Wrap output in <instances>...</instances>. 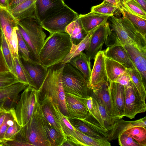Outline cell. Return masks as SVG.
Instances as JSON below:
<instances>
[{
    "label": "cell",
    "instance_id": "29",
    "mask_svg": "<svg viewBox=\"0 0 146 146\" xmlns=\"http://www.w3.org/2000/svg\"><path fill=\"white\" fill-rule=\"evenodd\" d=\"M28 86L25 83L19 82L0 89V100L16 101L19 94Z\"/></svg>",
    "mask_w": 146,
    "mask_h": 146
},
{
    "label": "cell",
    "instance_id": "53",
    "mask_svg": "<svg viewBox=\"0 0 146 146\" xmlns=\"http://www.w3.org/2000/svg\"><path fill=\"white\" fill-rule=\"evenodd\" d=\"M62 146H76L73 142L67 140L62 145Z\"/></svg>",
    "mask_w": 146,
    "mask_h": 146
},
{
    "label": "cell",
    "instance_id": "42",
    "mask_svg": "<svg viewBox=\"0 0 146 146\" xmlns=\"http://www.w3.org/2000/svg\"><path fill=\"white\" fill-rule=\"evenodd\" d=\"M1 48L7 66L10 71L13 74V58L3 33Z\"/></svg>",
    "mask_w": 146,
    "mask_h": 146
},
{
    "label": "cell",
    "instance_id": "16",
    "mask_svg": "<svg viewBox=\"0 0 146 146\" xmlns=\"http://www.w3.org/2000/svg\"><path fill=\"white\" fill-rule=\"evenodd\" d=\"M20 58L31 78L35 88L38 90L41 87L46 77L48 68L30 58L27 60Z\"/></svg>",
    "mask_w": 146,
    "mask_h": 146
},
{
    "label": "cell",
    "instance_id": "56",
    "mask_svg": "<svg viewBox=\"0 0 146 146\" xmlns=\"http://www.w3.org/2000/svg\"><path fill=\"white\" fill-rule=\"evenodd\" d=\"M7 100L4 99L0 100V107L5 104Z\"/></svg>",
    "mask_w": 146,
    "mask_h": 146
},
{
    "label": "cell",
    "instance_id": "26",
    "mask_svg": "<svg viewBox=\"0 0 146 146\" xmlns=\"http://www.w3.org/2000/svg\"><path fill=\"white\" fill-rule=\"evenodd\" d=\"M68 63L78 70L87 80H89L92 70L90 60L86 54L82 52L79 55L73 58Z\"/></svg>",
    "mask_w": 146,
    "mask_h": 146
},
{
    "label": "cell",
    "instance_id": "4",
    "mask_svg": "<svg viewBox=\"0 0 146 146\" xmlns=\"http://www.w3.org/2000/svg\"><path fill=\"white\" fill-rule=\"evenodd\" d=\"M17 27L29 50L30 58L38 62V55L46 37L43 29L31 18L18 21Z\"/></svg>",
    "mask_w": 146,
    "mask_h": 146
},
{
    "label": "cell",
    "instance_id": "25",
    "mask_svg": "<svg viewBox=\"0 0 146 146\" xmlns=\"http://www.w3.org/2000/svg\"><path fill=\"white\" fill-rule=\"evenodd\" d=\"M105 65L109 82H115L120 76L127 71V69L120 63L105 56Z\"/></svg>",
    "mask_w": 146,
    "mask_h": 146
},
{
    "label": "cell",
    "instance_id": "14",
    "mask_svg": "<svg viewBox=\"0 0 146 146\" xmlns=\"http://www.w3.org/2000/svg\"><path fill=\"white\" fill-rule=\"evenodd\" d=\"M139 126L146 127V116L133 121H126L122 118L118 119L113 124L106 127L108 134L107 140L110 141L116 139L120 134L125 131L133 127Z\"/></svg>",
    "mask_w": 146,
    "mask_h": 146
},
{
    "label": "cell",
    "instance_id": "38",
    "mask_svg": "<svg viewBox=\"0 0 146 146\" xmlns=\"http://www.w3.org/2000/svg\"><path fill=\"white\" fill-rule=\"evenodd\" d=\"M117 9L116 6L104 0L101 3L92 7L91 11L103 15H113Z\"/></svg>",
    "mask_w": 146,
    "mask_h": 146
},
{
    "label": "cell",
    "instance_id": "52",
    "mask_svg": "<svg viewBox=\"0 0 146 146\" xmlns=\"http://www.w3.org/2000/svg\"><path fill=\"white\" fill-rule=\"evenodd\" d=\"M0 6L8 10L7 0H0Z\"/></svg>",
    "mask_w": 146,
    "mask_h": 146
},
{
    "label": "cell",
    "instance_id": "49",
    "mask_svg": "<svg viewBox=\"0 0 146 146\" xmlns=\"http://www.w3.org/2000/svg\"><path fill=\"white\" fill-rule=\"evenodd\" d=\"M16 27L14 28L13 31L12 36V42L13 46L15 51L19 55L18 48V41L17 35L16 32Z\"/></svg>",
    "mask_w": 146,
    "mask_h": 146
},
{
    "label": "cell",
    "instance_id": "15",
    "mask_svg": "<svg viewBox=\"0 0 146 146\" xmlns=\"http://www.w3.org/2000/svg\"><path fill=\"white\" fill-rule=\"evenodd\" d=\"M91 90L99 99L105 108L108 115L113 123L119 119L110 96L109 82H105L96 88Z\"/></svg>",
    "mask_w": 146,
    "mask_h": 146
},
{
    "label": "cell",
    "instance_id": "31",
    "mask_svg": "<svg viewBox=\"0 0 146 146\" xmlns=\"http://www.w3.org/2000/svg\"><path fill=\"white\" fill-rule=\"evenodd\" d=\"M13 74L18 80L21 82L35 88L34 84L19 56L13 58Z\"/></svg>",
    "mask_w": 146,
    "mask_h": 146
},
{
    "label": "cell",
    "instance_id": "33",
    "mask_svg": "<svg viewBox=\"0 0 146 146\" xmlns=\"http://www.w3.org/2000/svg\"><path fill=\"white\" fill-rule=\"evenodd\" d=\"M44 123L51 146H62L67 140V138L58 132L52 125L46 120L45 117Z\"/></svg>",
    "mask_w": 146,
    "mask_h": 146
},
{
    "label": "cell",
    "instance_id": "35",
    "mask_svg": "<svg viewBox=\"0 0 146 146\" xmlns=\"http://www.w3.org/2000/svg\"><path fill=\"white\" fill-rule=\"evenodd\" d=\"M127 71L131 81L138 91L143 99L145 100L146 97V85L142 77L137 69H127Z\"/></svg>",
    "mask_w": 146,
    "mask_h": 146
},
{
    "label": "cell",
    "instance_id": "10",
    "mask_svg": "<svg viewBox=\"0 0 146 146\" xmlns=\"http://www.w3.org/2000/svg\"><path fill=\"white\" fill-rule=\"evenodd\" d=\"M94 59L93 66L88 84V88L91 90L96 88L104 82L108 81L106 70L105 56L104 51H99Z\"/></svg>",
    "mask_w": 146,
    "mask_h": 146
},
{
    "label": "cell",
    "instance_id": "43",
    "mask_svg": "<svg viewBox=\"0 0 146 146\" xmlns=\"http://www.w3.org/2000/svg\"><path fill=\"white\" fill-rule=\"evenodd\" d=\"M16 119L14 108L7 116L4 122L0 127V146H4L3 139L5 133L9 126Z\"/></svg>",
    "mask_w": 146,
    "mask_h": 146
},
{
    "label": "cell",
    "instance_id": "8",
    "mask_svg": "<svg viewBox=\"0 0 146 146\" xmlns=\"http://www.w3.org/2000/svg\"><path fill=\"white\" fill-rule=\"evenodd\" d=\"M125 93L124 117L132 119L137 114L145 111V100L143 99L131 81L125 86Z\"/></svg>",
    "mask_w": 146,
    "mask_h": 146
},
{
    "label": "cell",
    "instance_id": "9",
    "mask_svg": "<svg viewBox=\"0 0 146 146\" xmlns=\"http://www.w3.org/2000/svg\"><path fill=\"white\" fill-rule=\"evenodd\" d=\"M111 32L109 24L107 21L98 27L89 34L90 36L89 45L85 52L90 60L94 59L97 53L102 50L103 45Z\"/></svg>",
    "mask_w": 146,
    "mask_h": 146
},
{
    "label": "cell",
    "instance_id": "19",
    "mask_svg": "<svg viewBox=\"0 0 146 146\" xmlns=\"http://www.w3.org/2000/svg\"><path fill=\"white\" fill-rule=\"evenodd\" d=\"M127 50L137 70L141 74L145 85L146 80V50L131 44L120 45Z\"/></svg>",
    "mask_w": 146,
    "mask_h": 146
},
{
    "label": "cell",
    "instance_id": "2",
    "mask_svg": "<svg viewBox=\"0 0 146 146\" xmlns=\"http://www.w3.org/2000/svg\"><path fill=\"white\" fill-rule=\"evenodd\" d=\"M44 117L40 101L32 117L26 125L21 127L15 139L26 146H51L45 129Z\"/></svg>",
    "mask_w": 146,
    "mask_h": 146
},
{
    "label": "cell",
    "instance_id": "11",
    "mask_svg": "<svg viewBox=\"0 0 146 146\" xmlns=\"http://www.w3.org/2000/svg\"><path fill=\"white\" fill-rule=\"evenodd\" d=\"M0 23L4 34L13 58L19 56L15 51L12 42V36L14 28L17 26L18 21L9 10L0 6Z\"/></svg>",
    "mask_w": 146,
    "mask_h": 146
},
{
    "label": "cell",
    "instance_id": "45",
    "mask_svg": "<svg viewBox=\"0 0 146 146\" xmlns=\"http://www.w3.org/2000/svg\"><path fill=\"white\" fill-rule=\"evenodd\" d=\"M13 107H9L4 104L0 107V127L4 122L7 116Z\"/></svg>",
    "mask_w": 146,
    "mask_h": 146
},
{
    "label": "cell",
    "instance_id": "47",
    "mask_svg": "<svg viewBox=\"0 0 146 146\" xmlns=\"http://www.w3.org/2000/svg\"><path fill=\"white\" fill-rule=\"evenodd\" d=\"M10 71L6 62L1 49L0 46V72Z\"/></svg>",
    "mask_w": 146,
    "mask_h": 146
},
{
    "label": "cell",
    "instance_id": "1",
    "mask_svg": "<svg viewBox=\"0 0 146 146\" xmlns=\"http://www.w3.org/2000/svg\"><path fill=\"white\" fill-rule=\"evenodd\" d=\"M72 43L66 32L50 34L40 52L38 62L47 68L61 62L70 51Z\"/></svg>",
    "mask_w": 146,
    "mask_h": 146
},
{
    "label": "cell",
    "instance_id": "44",
    "mask_svg": "<svg viewBox=\"0 0 146 146\" xmlns=\"http://www.w3.org/2000/svg\"><path fill=\"white\" fill-rule=\"evenodd\" d=\"M118 139L119 144L121 146H141L133 138L127 134H120Z\"/></svg>",
    "mask_w": 146,
    "mask_h": 146
},
{
    "label": "cell",
    "instance_id": "32",
    "mask_svg": "<svg viewBox=\"0 0 146 146\" xmlns=\"http://www.w3.org/2000/svg\"><path fill=\"white\" fill-rule=\"evenodd\" d=\"M90 38V35L88 34L78 44H75L72 42L70 51L61 62L65 64L73 58L79 55L84 50H86L89 45Z\"/></svg>",
    "mask_w": 146,
    "mask_h": 146
},
{
    "label": "cell",
    "instance_id": "5",
    "mask_svg": "<svg viewBox=\"0 0 146 146\" xmlns=\"http://www.w3.org/2000/svg\"><path fill=\"white\" fill-rule=\"evenodd\" d=\"M88 82L82 74L69 63L65 64L62 73V83L65 93L86 98L90 93Z\"/></svg>",
    "mask_w": 146,
    "mask_h": 146
},
{
    "label": "cell",
    "instance_id": "20",
    "mask_svg": "<svg viewBox=\"0 0 146 146\" xmlns=\"http://www.w3.org/2000/svg\"><path fill=\"white\" fill-rule=\"evenodd\" d=\"M112 16L90 11L85 14L79 15L78 17L83 28L87 34H89L98 27L107 21Z\"/></svg>",
    "mask_w": 146,
    "mask_h": 146
},
{
    "label": "cell",
    "instance_id": "22",
    "mask_svg": "<svg viewBox=\"0 0 146 146\" xmlns=\"http://www.w3.org/2000/svg\"><path fill=\"white\" fill-rule=\"evenodd\" d=\"M50 98L53 111L67 137V140L70 141L76 145L75 143V128L71 123L68 117L61 112L58 105L54 102L51 97Z\"/></svg>",
    "mask_w": 146,
    "mask_h": 146
},
{
    "label": "cell",
    "instance_id": "21",
    "mask_svg": "<svg viewBox=\"0 0 146 146\" xmlns=\"http://www.w3.org/2000/svg\"><path fill=\"white\" fill-rule=\"evenodd\" d=\"M36 1V0H26L9 11L17 21L28 18L35 19Z\"/></svg>",
    "mask_w": 146,
    "mask_h": 146
},
{
    "label": "cell",
    "instance_id": "48",
    "mask_svg": "<svg viewBox=\"0 0 146 146\" xmlns=\"http://www.w3.org/2000/svg\"><path fill=\"white\" fill-rule=\"evenodd\" d=\"M86 103L89 113L93 117L94 116V110L92 97L90 95L86 99Z\"/></svg>",
    "mask_w": 146,
    "mask_h": 146
},
{
    "label": "cell",
    "instance_id": "39",
    "mask_svg": "<svg viewBox=\"0 0 146 146\" xmlns=\"http://www.w3.org/2000/svg\"><path fill=\"white\" fill-rule=\"evenodd\" d=\"M16 32L18 41V54L21 58L24 60H28L30 58L29 51L17 26L16 27Z\"/></svg>",
    "mask_w": 146,
    "mask_h": 146
},
{
    "label": "cell",
    "instance_id": "28",
    "mask_svg": "<svg viewBox=\"0 0 146 146\" xmlns=\"http://www.w3.org/2000/svg\"><path fill=\"white\" fill-rule=\"evenodd\" d=\"M65 32L70 35L72 42L75 44L80 43L87 35L78 17L66 28Z\"/></svg>",
    "mask_w": 146,
    "mask_h": 146
},
{
    "label": "cell",
    "instance_id": "7",
    "mask_svg": "<svg viewBox=\"0 0 146 146\" xmlns=\"http://www.w3.org/2000/svg\"><path fill=\"white\" fill-rule=\"evenodd\" d=\"M78 16L77 12L65 4L43 20L40 25L50 34L64 32L66 27Z\"/></svg>",
    "mask_w": 146,
    "mask_h": 146
},
{
    "label": "cell",
    "instance_id": "40",
    "mask_svg": "<svg viewBox=\"0 0 146 146\" xmlns=\"http://www.w3.org/2000/svg\"><path fill=\"white\" fill-rule=\"evenodd\" d=\"M21 82L11 71L0 72V89Z\"/></svg>",
    "mask_w": 146,
    "mask_h": 146
},
{
    "label": "cell",
    "instance_id": "55",
    "mask_svg": "<svg viewBox=\"0 0 146 146\" xmlns=\"http://www.w3.org/2000/svg\"><path fill=\"white\" fill-rule=\"evenodd\" d=\"M2 31L0 23V46L1 47L2 39Z\"/></svg>",
    "mask_w": 146,
    "mask_h": 146
},
{
    "label": "cell",
    "instance_id": "50",
    "mask_svg": "<svg viewBox=\"0 0 146 146\" xmlns=\"http://www.w3.org/2000/svg\"><path fill=\"white\" fill-rule=\"evenodd\" d=\"M26 0H7L8 10H9L20 3Z\"/></svg>",
    "mask_w": 146,
    "mask_h": 146
},
{
    "label": "cell",
    "instance_id": "3",
    "mask_svg": "<svg viewBox=\"0 0 146 146\" xmlns=\"http://www.w3.org/2000/svg\"><path fill=\"white\" fill-rule=\"evenodd\" d=\"M65 64L60 62L48 68L46 77L38 91L39 100L46 97H51L58 105L61 112L68 117L62 83V71Z\"/></svg>",
    "mask_w": 146,
    "mask_h": 146
},
{
    "label": "cell",
    "instance_id": "36",
    "mask_svg": "<svg viewBox=\"0 0 146 146\" xmlns=\"http://www.w3.org/2000/svg\"><path fill=\"white\" fill-rule=\"evenodd\" d=\"M68 117L73 127L80 131L92 138L104 139L101 135L93 130L88 125L82 120Z\"/></svg>",
    "mask_w": 146,
    "mask_h": 146
},
{
    "label": "cell",
    "instance_id": "54",
    "mask_svg": "<svg viewBox=\"0 0 146 146\" xmlns=\"http://www.w3.org/2000/svg\"><path fill=\"white\" fill-rule=\"evenodd\" d=\"M116 6L117 8V5L116 0H104Z\"/></svg>",
    "mask_w": 146,
    "mask_h": 146
},
{
    "label": "cell",
    "instance_id": "6",
    "mask_svg": "<svg viewBox=\"0 0 146 146\" xmlns=\"http://www.w3.org/2000/svg\"><path fill=\"white\" fill-rule=\"evenodd\" d=\"M39 101L38 92L35 88L28 86L23 91L14 108L16 121L21 127L26 125L31 120Z\"/></svg>",
    "mask_w": 146,
    "mask_h": 146
},
{
    "label": "cell",
    "instance_id": "12",
    "mask_svg": "<svg viewBox=\"0 0 146 146\" xmlns=\"http://www.w3.org/2000/svg\"><path fill=\"white\" fill-rule=\"evenodd\" d=\"M65 94L68 117L73 119H84L89 114L86 104V98L67 93Z\"/></svg>",
    "mask_w": 146,
    "mask_h": 146
},
{
    "label": "cell",
    "instance_id": "46",
    "mask_svg": "<svg viewBox=\"0 0 146 146\" xmlns=\"http://www.w3.org/2000/svg\"><path fill=\"white\" fill-rule=\"evenodd\" d=\"M131 82V79L127 70L126 72L120 76L115 82L125 86L128 85Z\"/></svg>",
    "mask_w": 146,
    "mask_h": 146
},
{
    "label": "cell",
    "instance_id": "27",
    "mask_svg": "<svg viewBox=\"0 0 146 146\" xmlns=\"http://www.w3.org/2000/svg\"><path fill=\"white\" fill-rule=\"evenodd\" d=\"M75 129V143L76 146H111L110 143L106 139L92 138Z\"/></svg>",
    "mask_w": 146,
    "mask_h": 146
},
{
    "label": "cell",
    "instance_id": "37",
    "mask_svg": "<svg viewBox=\"0 0 146 146\" xmlns=\"http://www.w3.org/2000/svg\"><path fill=\"white\" fill-rule=\"evenodd\" d=\"M122 133L128 135L141 146H146V127L140 126L134 127L125 131Z\"/></svg>",
    "mask_w": 146,
    "mask_h": 146
},
{
    "label": "cell",
    "instance_id": "18",
    "mask_svg": "<svg viewBox=\"0 0 146 146\" xmlns=\"http://www.w3.org/2000/svg\"><path fill=\"white\" fill-rule=\"evenodd\" d=\"M109 82V92L112 103L119 118H122L124 117L125 108V86L115 82Z\"/></svg>",
    "mask_w": 146,
    "mask_h": 146
},
{
    "label": "cell",
    "instance_id": "23",
    "mask_svg": "<svg viewBox=\"0 0 146 146\" xmlns=\"http://www.w3.org/2000/svg\"><path fill=\"white\" fill-rule=\"evenodd\" d=\"M39 101L41 109L45 119L58 132L67 139V137L53 111L50 97H46Z\"/></svg>",
    "mask_w": 146,
    "mask_h": 146
},
{
    "label": "cell",
    "instance_id": "41",
    "mask_svg": "<svg viewBox=\"0 0 146 146\" xmlns=\"http://www.w3.org/2000/svg\"><path fill=\"white\" fill-rule=\"evenodd\" d=\"M20 128L21 126L15 119L13 123L9 126L5 133L3 139L4 146L6 142L14 140L15 139Z\"/></svg>",
    "mask_w": 146,
    "mask_h": 146
},
{
    "label": "cell",
    "instance_id": "24",
    "mask_svg": "<svg viewBox=\"0 0 146 146\" xmlns=\"http://www.w3.org/2000/svg\"><path fill=\"white\" fill-rule=\"evenodd\" d=\"M120 19L127 35L135 46L141 49L146 50V37L139 33L128 19L123 17Z\"/></svg>",
    "mask_w": 146,
    "mask_h": 146
},
{
    "label": "cell",
    "instance_id": "34",
    "mask_svg": "<svg viewBox=\"0 0 146 146\" xmlns=\"http://www.w3.org/2000/svg\"><path fill=\"white\" fill-rule=\"evenodd\" d=\"M123 17L128 19L135 29L146 38V19L124 10L120 11Z\"/></svg>",
    "mask_w": 146,
    "mask_h": 146
},
{
    "label": "cell",
    "instance_id": "13",
    "mask_svg": "<svg viewBox=\"0 0 146 146\" xmlns=\"http://www.w3.org/2000/svg\"><path fill=\"white\" fill-rule=\"evenodd\" d=\"M65 4L63 0H36L35 19L40 25L43 20Z\"/></svg>",
    "mask_w": 146,
    "mask_h": 146
},
{
    "label": "cell",
    "instance_id": "51",
    "mask_svg": "<svg viewBox=\"0 0 146 146\" xmlns=\"http://www.w3.org/2000/svg\"><path fill=\"white\" fill-rule=\"evenodd\" d=\"M146 11V0H134Z\"/></svg>",
    "mask_w": 146,
    "mask_h": 146
},
{
    "label": "cell",
    "instance_id": "17",
    "mask_svg": "<svg viewBox=\"0 0 146 146\" xmlns=\"http://www.w3.org/2000/svg\"><path fill=\"white\" fill-rule=\"evenodd\" d=\"M103 51L106 57L120 63L127 69H137L127 50L122 45L108 46Z\"/></svg>",
    "mask_w": 146,
    "mask_h": 146
},
{
    "label": "cell",
    "instance_id": "30",
    "mask_svg": "<svg viewBox=\"0 0 146 146\" xmlns=\"http://www.w3.org/2000/svg\"><path fill=\"white\" fill-rule=\"evenodd\" d=\"M117 9L124 10L146 19V11L134 0H116Z\"/></svg>",
    "mask_w": 146,
    "mask_h": 146
}]
</instances>
